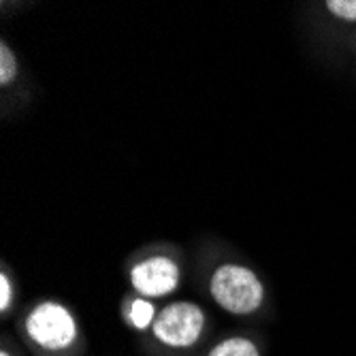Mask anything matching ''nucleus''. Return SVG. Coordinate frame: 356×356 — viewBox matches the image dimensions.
<instances>
[{
  "label": "nucleus",
  "instance_id": "423d86ee",
  "mask_svg": "<svg viewBox=\"0 0 356 356\" xmlns=\"http://www.w3.org/2000/svg\"><path fill=\"white\" fill-rule=\"evenodd\" d=\"M207 356H261V350L258 346L241 335H233V337H226L222 341H218Z\"/></svg>",
  "mask_w": 356,
  "mask_h": 356
},
{
  "label": "nucleus",
  "instance_id": "f257e3e1",
  "mask_svg": "<svg viewBox=\"0 0 356 356\" xmlns=\"http://www.w3.org/2000/svg\"><path fill=\"white\" fill-rule=\"evenodd\" d=\"M211 299L233 316H250L265 305V284L252 267L241 263H222L209 277Z\"/></svg>",
  "mask_w": 356,
  "mask_h": 356
},
{
  "label": "nucleus",
  "instance_id": "39448f33",
  "mask_svg": "<svg viewBox=\"0 0 356 356\" xmlns=\"http://www.w3.org/2000/svg\"><path fill=\"white\" fill-rule=\"evenodd\" d=\"M122 314H124L126 325L131 329H135V331H147L149 329L152 331L156 316H158V309H156L152 299L137 295V297H128L124 301Z\"/></svg>",
  "mask_w": 356,
  "mask_h": 356
},
{
  "label": "nucleus",
  "instance_id": "6e6552de",
  "mask_svg": "<svg viewBox=\"0 0 356 356\" xmlns=\"http://www.w3.org/2000/svg\"><path fill=\"white\" fill-rule=\"evenodd\" d=\"M325 9L339 22L356 24V0H329Z\"/></svg>",
  "mask_w": 356,
  "mask_h": 356
},
{
  "label": "nucleus",
  "instance_id": "9d476101",
  "mask_svg": "<svg viewBox=\"0 0 356 356\" xmlns=\"http://www.w3.org/2000/svg\"><path fill=\"white\" fill-rule=\"evenodd\" d=\"M0 356H13V354L9 350H3V352H0Z\"/></svg>",
  "mask_w": 356,
  "mask_h": 356
},
{
  "label": "nucleus",
  "instance_id": "1a4fd4ad",
  "mask_svg": "<svg viewBox=\"0 0 356 356\" xmlns=\"http://www.w3.org/2000/svg\"><path fill=\"white\" fill-rule=\"evenodd\" d=\"M13 301H15V286L7 267L3 265V271H0V314H3V318H7Z\"/></svg>",
  "mask_w": 356,
  "mask_h": 356
},
{
  "label": "nucleus",
  "instance_id": "20e7f679",
  "mask_svg": "<svg viewBox=\"0 0 356 356\" xmlns=\"http://www.w3.org/2000/svg\"><path fill=\"white\" fill-rule=\"evenodd\" d=\"M207 316L192 301H173L158 312L152 327L154 337L167 348H192L205 331Z\"/></svg>",
  "mask_w": 356,
  "mask_h": 356
},
{
  "label": "nucleus",
  "instance_id": "f03ea898",
  "mask_svg": "<svg viewBox=\"0 0 356 356\" xmlns=\"http://www.w3.org/2000/svg\"><path fill=\"white\" fill-rule=\"evenodd\" d=\"M24 335L41 352H64L77 346L81 333L75 314L60 301H39L24 316Z\"/></svg>",
  "mask_w": 356,
  "mask_h": 356
},
{
  "label": "nucleus",
  "instance_id": "7ed1b4c3",
  "mask_svg": "<svg viewBox=\"0 0 356 356\" xmlns=\"http://www.w3.org/2000/svg\"><path fill=\"white\" fill-rule=\"evenodd\" d=\"M128 282L139 297L163 299L173 293L181 284V265L177 258L165 252H147L128 269Z\"/></svg>",
  "mask_w": 356,
  "mask_h": 356
},
{
  "label": "nucleus",
  "instance_id": "0eeeda50",
  "mask_svg": "<svg viewBox=\"0 0 356 356\" xmlns=\"http://www.w3.org/2000/svg\"><path fill=\"white\" fill-rule=\"evenodd\" d=\"M19 75V62H17V54L13 51V47L3 39L0 41V86L9 88L11 83H15Z\"/></svg>",
  "mask_w": 356,
  "mask_h": 356
}]
</instances>
